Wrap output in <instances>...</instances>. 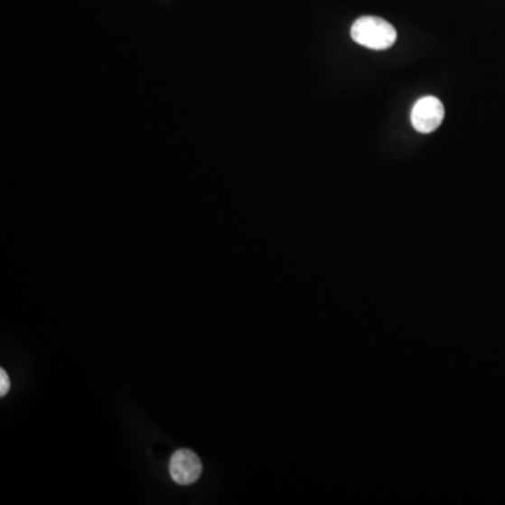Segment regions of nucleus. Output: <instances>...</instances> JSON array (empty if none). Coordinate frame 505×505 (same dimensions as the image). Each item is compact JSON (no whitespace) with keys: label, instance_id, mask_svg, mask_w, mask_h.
I'll return each instance as SVG.
<instances>
[{"label":"nucleus","instance_id":"nucleus-2","mask_svg":"<svg viewBox=\"0 0 505 505\" xmlns=\"http://www.w3.org/2000/svg\"><path fill=\"white\" fill-rule=\"evenodd\" d=\"M445 117L443 103L433 96L420 98L411 110V124L416 131L430 134L438 129Z\"/></svg>","mask_w":505,"mask_h":505},{"label":"nucleus","instance_id":"nucleus-4","mask_svg":"<svg viewBox=\"0 0 505 505\" xmlns=\"http://www.w3.org/2000/svg\"><path fill=\"white\" fill-rule=\"evenodd\" d=\"M10 389V380L7 377L6 370L0 369V396L4 397Z\"/></svg>","mask_w":505,"mask_h":505},{"label":"nucleus","instance_id":"nucleus-1","mask_svg":"<svg viewBox=\"0 0 505 505\" xmlns=\"http://www.w3.org/2000/svg\"><path fill=\"white\" fill-rule=\"evenodd\" d=\"M351 38L362 47L383 51L395 44L397 33L387 20L375 16H364L352 24Z\"/></svg>","mask_w":505,"mask_h":505},{"label":"nucleus","instance_id":"nucleus-3","mask_svg":"<svg viewBox=\"0 0 505 505\" xmlns=\"http://www.w3.org/2000/svg\"><path fill=\"white\" fill-rule=\"evenodd\" d=\"M170 474L177 484L190 486L201 477V461L190 449H179L170 459Z\"/></svg>","mask_w":505,"mask_h":505}]
</instances>
